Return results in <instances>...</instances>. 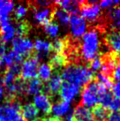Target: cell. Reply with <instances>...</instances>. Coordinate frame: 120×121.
<instances>
[{
	"label": "cell",
	"mask_w": 120,
	"mask_h": 121,
	"mask_svg": "<svg viewBox=\"0 0 120 121\" xmlns=\"http://www.w3.org/2000/svg\"><path fill=\"white\" fill-rule=\"evenodd\" d=\"M60 76L64 82L73 83L81 87L93 81L94 73L87 65L69 64L63 68Z\"/></svg>",
	"instance_id": "cell-1"
},
{
	"label": "cell",
	"mask_w": 120,
	"mask_h": 121,
	"mask_svg": "<svg viewBox=\"0 0 120 121\" xmlns=\"http://www.w3.org/2000/svg\"><path fill=\"white\" fill-rule=\"evenodd\" d=\"M100 38L96 29L87 31L82 36L80 44V53L86 61H91L97 57L100 51Z\"/></svg>",
	"instance_id": "cell-2"
},
{
	"label": "cell",
	"mask_w": 120,
	"mask_h": 121,
	"mask_svg": "<svg viewBox=\"0 0 120 121\" xmlns=\"http://www.w3.org/2000/svg\"><path fill=\"white\" fill-rule=\"evenodd\" d=\"M108 90L96 81H92L81 92V105L88 109L95 107L99 103V96Z\"/></svg>",
	"instance_id": "cell-3"
},
{
	"label": "cell",
	"mask_w": 120,
	"mask_h": 121,
	"mask_svg": "<svg viewBox=\"0 0 120 121\" xmlns=\"http://www.w3.org/2000/svg\"><path fill=\"white\" fill-rule=\"evenodd\" d=\"M0 121H26L21 114V104L13 101L1 105Z\"/></svg>",
	"instance_id": "cell-4"
},
{
	"label": "cell",
	"mask_w": 120,
	"mask_h": 121,
	"mask_svg": "<svg viewBox=\"0 0 120 121\" xmlns=\"http://www.w3.org/2000/svg\"><path fill=\"white\" fill-rule=\"evenodd\" d=\"M39 59L36 56L35 51L29 57L26 58V60L21 65V71H20V78L25 81L31 80L37 78L38 76V68H39Z\"/></svg>",
	"instance_id": "cell-5"
},
{
	"label": "cell",
	"mask_w": 120,
	"mask_h": 121,
	"mask_svg": "<svg viewBox=\"0 0 120 121\" xmlns=\"http://www.w3.org/2000/svg\"><path fill=\"white\" fill-rule=\"evenodd\" d=\"M69 27L72 36L75 39H80L87 32V22L80 14H73L70 16Z\"/></svg>",
	"instance_id": "cell-6"
},
{
	"label": "cell",
	"mask_w": 120,
	"mask_h": 121,
	"mask_svg": "<svg viewBox=\"0 0 120 121\" xmlns=\"http://www.w3.org/2000/svg\"><path fill=\"white\" fill-rule=\"evenodd\" d=\"M13 49L22 57H27L34 52V43L27 37H16L13 40Z\"/></svg>",
	"instance_id": "cell-7"
},
{
	"label": "cell",
	"mask_w": 120,
	"mask_h": 121,
	"mask_svg": "<svg viewBox=\"0 0 120 121\" xmlns=\"http://www.w3.org/2000/svg\"><path fill=\"white\" fill-rule=\"evenodd\" d=\"M28 8L32 9L34 13V19L38 25L40 26H45L46 24L52 21L53 19V11L55 6L51 5L49 7H43V8H36V7L29 6Z\"/></svg>",
	"instance_id": "cell-8"
},
{
	"label": "cell",
	"mask_w": 120,
	"mask_h": 121,
	"mask_svg": "<svg viewBox=\"0 0 120 121\" xmlns=\"http://www.w3.org/2000/svg\"><path fill=\"white\" fill-rule=\"evenodd\" d=\"M81 17L84 20H88L90 22L96 21L101 16V8L97 4H87L86 1H83L82 5L80 6Z\"/></svg>",
	"instance_id": "cell-9"
},
{
	"label": "cell",
	"mask_w": 120,
	"mask_h": 121,
	"mask_svg": "<svg viewBox=\"0 0 120 121\" xmlns=\"http://www.w3.org/2000/svg\"><path fill=\"white\" fill-rule=\"evenodd\" d=\"M62 78L57 72H55L49 81H47V84L44 86L43 90L45 91V95L49 97L54 96L59 93V90L62 86Z\"/></svg>",
	"instance_id": "cell-10"
},
{
	"label": "cell",
	"mask_w": 120,
	"mask_h": 121,
	"mask_svg": "<svg viewBox=\"0 0 120 121\" xmlns=\"http://www.w3.org/2000/svg\"><path fill=\"white\" fill-rule=\"evenodd\" d=\"M80 92V87L77 86L73 83H68V82H64L62 83L61 88L59 90L60 96L62 100L71 103L73 101L75 97Z\"/></svg>",
	"instance_id": "cell-11"
},
{
	"label": "cell",
	"mask_w": 120,
	"mask_h": 121,
	"mask_svg": "<svg viewBox=\"0 0 120 121\" xmlns=\"http://www.w3.org/2000/svg\"><path fill=\"white\" fill-rule=\"evenodd\" d=\"M34 105L36 107L38 111H41L44 114L47 115L51 112V101L50 98L45 94L36 95L34 97Z\"/></svg>",
	"instance_id": "cell-12"
},
{
	"label": "cell",
	"mask_w": 120,
	"mask_h": 121,
	"mask_svg": "<svg viewBox=\"0 0 120 121\" xmlns=\"http://www.w3.org/2000/svg\"><path fill=\"white\" fill-rule=\"evenodd\" d=\"M106 43L108 48L114 53V55H120V32L118 30H112L106 35Z\"/></svg>",
	"instance_id": "cell-13"
},
{
	"label": "cell",
	"mask_w": 120,
	"mask_h": 121,
	"mask_svg": "<svg viewBox=\"0 0 120 121\" xmlns=\"http://www.w3.org/2000/svg\"><path fill=\"white\" fill-rule=\"evenodd\" d=\"M15 35V28L12 24L11 19L0 23V37L4 43L13 40Z\"/></svg>",
	"instance_id": "cell-14"
},
{
	"label": "cell",
	"mask_w": 120,
	"mask_h": 121,
	"mask_svg": "<svg viewBox=\"0 0 120 121\" xmlns=\"http://www.w3.org/2000/svg\"><path fill=\"white\" fill-rule=\"evenodd\" d=\"M34 49L38 59L40 60L41 58L46 57L50 55V52L52 51V45L48 41L36 39L34 44Z\"/></svg>",
	"instance_id": "cell-15"
},
{
	"label": "cell",
	"mask_w": 120,
	"mask_h": 121,
	"mask_svg": "<svg viewBox=\"0 0 120 121\" xmlns=\"http://www.w3.org/2000/svg\"><path fill=\"white\" fill-rule=\"evenodd\" d=\"M73 113L74 121H94L92 111L81 104L77 106Z\"/></svg>",
	"instance_id": "cell-16"
},
{
	"label": "cell",
	"mask_w": 120,
	"mask_h": 121,
	"mask_svg": "<svg viewBox=\"0 0 120 121\" xmlns=\"http://www.w3.org/2000/svg\"><path fill=\"white\" fill-rule=\"evenodd\" d=\"M44 85L40 79H31L26 81V94L27 95H39L42 94V91H43Z\"/></svg>",
	"instance_id": "cell-17"
},
{
	"label": "cell",
	"mask_w": 120,
	"mask_h": 121,
	"mask_svg": "<svg viewBox=\"0 0 120 121\" xmlns=\"http://www.w3.org/2000/svg\"><path fill=\"white\" fill-rule=\"evenodd\" d=\"M55 4L58 5L59 8L65 11L67 13L78 14L80 11V4L79 1H70V0H62L54 2Z\"/></svg>",
	"instance_id": "cell-18"
},
{
	"label": "cell",
	"mask_w": 120,
	"mask_h": 121,
	"mask_svg": "<svg viewBox=\"0 0 120 121\" xmlns=\"http://www.w3.org/2000/svg\"><path fill=\"white\" fill-rule=\"evenodd\" d=\"M70 107H71V104L69 102L61 100V101L56 103L52 106L51 111L53 113L54 117L61 118L62 117L68 114V112L70 111Z\"/></svg>",
	"instance_id": "cell-19"
},
{
	"label": "cell",
	"mask_w": 120,
	"mask_h": 121,
	"mask_svg": "<svg viewBox=\"0 0 120 121\" xmlns=\"http://www.w3.org/2000/svg\"><path fill=\"white\" fill-rule=\"evenodd\" d=\"M21 114L26 121H32L37 118L39 111L34 105V104L28 103L21 106Z\"/></svg>",
	"instance_id": "cell-20"
},
{
	"label": "cell",
	"mask_w": 120,
	"mask_h": 121,
	"mask_svg": "<svg viewBox=\"0 0 120 121\" xmlns=\"http://www.w3.org/2000/svg\"><path fill=\"white\" fill-rule=\"evenodd\" d=\"M108 21L110 27L114 30H117L120 28V8L116 6L110 9L108 12Z\"/></svg>",
	"instance_id": "cell-21"
},
{
	"label": "cell",
	"mask_w": 120,
	"mask_h": 121,
	"mask_svg": "<svg viewBox=\"0 0 120 121\" xmlns=\"http://www.w3.org/2000/svg\"><path fill=\"white\" fill-rule=\"evenodd\" d=\"M53 19L56 20L57 25L59 24L63 27H67L69 25L70 15L59 7H55L53 11Z\"/></svg>",
	"instance_id": "cell-22"
},
{
	"label": "cell",
	"mask_w": 120,
	"mask_h": 121,
	"mask_svg": "<svg viewBox=\"0 0 120 121\" xmlns=\"http://www.w3.org/2000/svg\"><path fill=\"white\" fill-rule=\"evenodd\" d=\"M14 8V3L12 1H0V23L9 20V14Z\"/></svg>",
	"instance_id": "cell-23"
},
{
	"label": "cell",
	"mask_w": 120,
	"mask_h": 121,
	"mask_svg": "<svg viewBox=\"0 0 120 121\" xmlns=\"http://www.w3.org/2000/svg\"><path fill=\"white\" fill-rule=\"evenodd\" d=\"M65 63L66 57L64 53H55L50 59V65L53 70H57L63 66H65Z\"/></svg>",
	"instance_id": "cell-24"
},
{
	"label": "cell",
	"mask_w": 120,
	"mask_h": 121,
	"mask_svg": "<svg viewBox=\"0 0 120 121\" xmlns=\"http://www.w3.org/2000/svg\"><path fill=\"white\" fill-rule=\"evenodd\" d=\"M31 29L29 22L26 20H21L17 21L16 23V29H15V34L17 35V37H21V38H26L28 33Z\"/></svg>",
	"instance_id": "cell-25"
},
{
	"label": "cell",
	"mask_w": 120,
	"mask_h": 121,
	"mask_svg": "<svg viewBox=\"0 0 120 121\" xmlns=\"http://www.w3.org/2000/svg\"><path fill=\"white\" fill-rule=\"evenodd\" d=\"M52 71H53V69L50 66V64L43 63V64L41 65L38 68V76L40 77L41 81H49L52 75Z\"/></svg>",
	"instance_id": "cell-26"
},
{
	"label": "cell",
	"mask_w": 120,
	"mask_h": 121,
	"mask_svg": "<svg viewBox=\"0 0 120 121\" xmlns=\"http://www.w3.org/2000/svg\"><path fill=\"white\" fill-rule=\"evenodd\" d=\"M93 116L94 118V121H106L109 117V112L105 108L102 107L101 105L95 106L94 109Z\"/></svg>",
	"instance_id": "cell-27"
},
{
	"label": "cell",
	"mask_w": 120,
	"mask_h": 121,
	"mask_svg": "<svg viewBox=\"0 0 120 121\" xmlns=\"http://www.w3.org/2000/svg\"><path fill=\"white\" fill-rule=\"evenodd\" d=\"M43 28L44 32L46 33L48 36L51 37V38H55V37H57L58 35L59 26L54 21H50V23L46 24L45 26H43Z\"/></svg>",
	"instance_id": "cell-28"
},
{
	"label": "cell",
	"mask_w": 120,
	"mask_h": 121,
	"mask_svg": "<svg viewBox=\"0 0 120 121\" xmlns=\"http://www.w3.org/2000/svg\"><path fill=\"white\" fill-rule=\"evenodd\" d=\"M96 81L98 83H100L101 85H103V87H106L107 89H110L113 85V81L111 80V78L110 76H107L105 74L102 73L96 75Z\"/></svg>",
	"instance_id": "cell-29"
},
{
	"label": "cell",
	"mask_w": 120,
	"mask_h": 121,
	"mask_svg": "<svg viewBox=\"0 0 120 121\" xmlns=\"http://www.w3.org/2000/svg\"><path fill=\"white\" fill-rule=\"evenodd\" d=\"M28 6L27 5H24V4H19L18 6L15 8L14 10V18L16 21L21 20L26 15H27V12H28Z\"/></svg>",
	"instance_id": "cell-30"
},
{
	"label": "cell",
	"mask_w": 120,
	"mask_h": 121,
	"mask_svg": "<svg viewBox=\"0 0 120 121\" xmlns=\"http://www.w3.org/2000/svg\"><path fill=\"white\" fill-rule=\"evenodd\" d=\"M112 99H113V95L112 94L109 92V90L106 91V92H104L103 94H102L99 96V103H100L101 106L103 108H108L110 106V103L112 101Z\"/></svg>",
	"instance_id": "cell-31"
},
{
	"label": "cell",
	"mask_w": 120,
	"mask_h": 121,
	"mask_svg": "<svg viewBox=\"0 0 120 121\" xmlns=\"http://www.w3.org/2000/svg\"><path fill=\"white\" fill-rule=\"evenodd\" d=\"M51 45L52 51H55V53H64L66 47V42L64 39H56Z\"/></svg>",
	"instance_id": "cell-32"
},
{
	"label": "cell",
	"mask_w": 120,
	"mask_h": 121,
	"mask_svg": "<svg viewBox=\"0 0 120 121\" xmlns=\"http://www.w3.org/2000/svg\"><path fill=\"white\" fill-rule=\"evenodd\" d=\"M102 65H103V58L97 57L95 58H94L93 60L90 61L88 67L93 73H94V72H97V71L100 70L102 68Z\"/></svg>",
	"instance_id": "cell-33"
},
{
	"label": "cell",
	"mask_w": 120,
	"mask_h": 121,
	"mask_svg": "<svg viewBox=\"0 0 120 121\" xmlns=\"http://www.w3.org/2000/svg\"><path fill=\"white\" fill-rule=\"evenodd\" d=\"M120 4L119 1H112V0H103L100 3H98L99 6L101 9H104V10H110L112 9L114 7H116Z\"/></svg>",
	"instance_id": "cell-34"
},
{
	"label": "cell",
	"mask_w": 120,
	"mask_h": 121,
	"mask_svg": "<svg viewBox=\"0 0 120 121\" xmlns=\"http://www.w3.org/2000/svg\"><path fill=\"white\" fill-rule=\"evenodd\" d=\"M108 108L112 112H118L120 111V100H118L116 97H113L112 101H111V103L110 104V106Z\"/></svg>",
	"instance_id": "cell-35"
},
{
	"label": "cell",
	"mask_w": 120,
	"mask_h": 121,
	"mask_svg": "<svg viewBox=\"0 0 120 121\" xmlns=\"http://www.w3.org/2000/svg\"><path fill=\"white\" fill-rule=\"evenodd\" d=\"M112 77L115 81H120V59L117 60V65L115 66V69H114L113 73H112Z\"/></svg>",
	"instance_id": "cell-36"
},
{
	"label": "cell",
	"mask_w": 120,
	"mask_h": 121,
	"mask_svg": "<svg viewBox=\"0 0 120 121\" xmlns=\"http://www.w3.org/2000/svg\"><path fill=\"white\" fill-rule=\"evenodd\" d=\"M111 87H112V93L115 95V97L120 100V81L114 83Z\"/></svg>",
	"instance_id": "cell-37"
},
{
	"label": "cell",
	"mask_w": 120,
	"mask_h": 121,
	"mask_svg": "<svg viewBox=\"0 0 120 121\" xmlns=\"http://www.w3.org/2000/svg\"><path fill=\"white\" fill-rule=\"evenodd\" d=\"M107 121H120V112H112L109 115Z\"/></svg>",
	"instance_id": "cell-38"
},
{
	"label": "cell",
	"mask_w": 120,
	"mask_h": 121,
	"mask_svg": "<svg viewBox=\"0 0 120 121\" xmlns=\"http://www.w3.org/2000/svg\"><path fill=\"white\" fill-rule=\"evenodd\" d=\"M5 51H6V46L5 43H0V61L5 55Z\"/></svg>",
	"instance_id": "cell-39"
},
{
	"label": "cell",
	"mask_w": 120,
	"mask_h": 121,
	"mask_svg": "<svg viewBox=\"0 0 120 121\" xmlns=\"http://www.w3.org/2000/svg\"><path fill=\"white\" fill-rule=\"evenodd\" d=\"M43 121H62V120H61V118L52 116V117H47V118H43Z\"/></svg>",
	"instance_id": "cell-40"
},
{
	"label": "cell",
	"mask_w": 120,
	"mask_h": 121,
	"mask_svg": "<svg viewBox=\"0 0 120 121\" xmlns=\"http://www.w3.org/2000/svg\"><path fill=\"white\" fill-rule=\"evenodd\" d=\"M64 121H74L73 113V112L68 113V114L66 115V117H65V118H64Z\"/></svg>",
	"instance_id": "cell-41"
},
{
	"label": "cell",
	"mask_w": 120,
	"mask_h": 121,
	"mask_svg": "<svg viewBox=\"0 0 120 121\" xmlns=\"http://www.w3.org/2000/svg\"><path fill=\"white\" fill-rule=\"evenodd\" d=\"M4 96V87L3 83H2V79L0 80V101L2 100V98Z\"/></svg>",
	"instance_id": "cell-42"
},
{
	"label": "cell",
	"mask_w": 120,
	"mask_h": 121,
	"mask_svg": "<svg viewBox=\"0 0 120 121\" xmlns=\"http://www.w3.org/2000/svg\"><path fill=\"white\" fill-rule=\"evenodd\" d=\"M4 69L1 65H0V76H3V74H4Z\"/></svg>",
	"instance_id": "cell-43"
},
{
	"label": "cell",
	"mask_w": 120,
	"mask_h": 121,
	"mask_svg": "<svg viewBox=\"0 0 120 121\" xmlns=\"http://www.w3.org/2000/svg\"><path fill=\"white\" fill-rule=\"evenodd\" d=\"M32 121H43V119L42 118H35V119H34Z\"/></svg>",
	"instance_id": "cell-44"
},
{
	"label": "cell",
	"mask_w": 120,
	"mask_h": 121,
	"mask_svg": "<svg viewBox=\"0 0 120 121\" xmlns=\"http://www.w3.org/2000/svg\"><path fill=\"white\" fill-rule=\"evenodd\" d=\"M0 43H1V37H0Z\"/></svg>",
	"instance_id": "cell-45"
},
{
	"label": "cell",
	"mask_w": 120,
	"mask_h": 121,
	"mask_svg": "<svg viewBox=\"0 0 120 121\" xmlns=\"http://www.w3.org/2000/svg\"><path fill=\"white\" fill-rule=\"evenodd\" d=\"M118 5H119V6H118V7H119V8H120V4H118Z\"/></svg>",
	"instance_id": "cell-46"
}]
</instances>
